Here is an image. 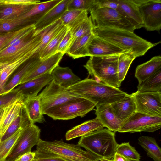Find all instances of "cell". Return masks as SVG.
Here are the masks:
<instances>
[{
    "instance_id": "18",
    "label": "cell",
    "mask_w": 161,
    "mask_h": 161,
    "mask_svg": "<svg viewBox=\"0 0 161 161\" xmlns=\"http://www.w3.org/2000/svg\"><path fill=\"white\" fill-rule=\"evenodd\" d=\"M63 55L62 53L58 52L48 58L42 60L33 71L23 78L19 85L46 74H51L53 69L59 65Z\"/></svg>"
},
{
    "instance_id": "2",
    "label": "cell",
    "mask_w": 161,
    "mask_h": 161,
    "mask_svg": "<svg viewBox=\"0 0 161 161\" xmlns=\"http://www.w3.org/2000/svg\"><path fill=\"white\" fill-rule=\"evenodd\" d=\"M95 36L130 53L136 58L144 55L150 49L160 43H152L131 32L108 28H94Z\"/></svg>"
},
{
    "instance_id": "5",
    "label": "cell",
    "mask_w": 161,
    "mask_h": 161,
    "mask_svg": "<svg viewBox=\"0 0 161 161\" xmlns=\"http://www.w3.org/2000/svg\"><path fill=\"white\" fill-rule=\"evenodd\" d=\"M78 144L102 158H113L118 144L115 132L103 129L81 137Z\"/></svg>"
},
{
    "instance_id": "32",
    "label": "cell",
    "mask_w": 161,
    "mask_h": 161,
    "mask_svg": "<svg viewBox=\"0 0 161 161\" xmlns=\"http://www.w3.org/2000/svg\"><path fill=\"white\" fill-rule=\"evenodd\" d=\"M69 28L64 26L54 36L40 53L42 60H45L57 53L58 46Z\"/></svg>"
},
{
    "instance_id": "45",
    "label": "cell",
    "mask_w": 161,
    "mask_h": 161,
    "mask_svg": "<svg viewBox=\"0 0 161 161\" xmlns=\"http://www.w3.org/2000/svg\"><path fill=\"white\" fill-rule=\"evenodd\" d=\"M35 156V152L31 151L19 156L14 161H32Z\"/></svg>"
},
{
    "instance_id": "47",
    "label": "cell",
    "mask_w": 161,
    "mask_h": 161,
    "mask_svg": "<svg viewBox=\"0 0 161 161\" xmlns=\"http://www.w3.org/2000/svg\"><path fill=\"white\" fill-rule=\"evenodd\" d=\"M112 160V161H131L122 155L116 152Z\"/></svg>"
},
{
    "instance_id": "16",
    "label": "cell",
    "mask_w": 161,
    "mask_h": 161,
    "mask_svg": "<svg viewBox=\"0 0 161 161\" xmlns=\"http://www.w3.org/2000/svg\"><path fill=\"white\" fill-rule=\"evenodd\" d=\"M52 80L51 74L47 73L19 85L14 89L24 99L36 97L40 91Z\"/></svg>"
},
{
    "instance_id": "14",
    "label": "cell",
    "mask_w": 161,
    "mask_h": 161,
    "mask_svg": "<svg viewBox=\"0 0 161 161\" xmlns=\"http://www.w3.org/2000/svg\"><path fill=\"white\" fill-rule=\"evenodd\" d=\"M90 56L120 55L127 52L115 45L95 36L88 47Z\"/></svg>"
},
{
    "instance_id": "41",
    "label": "cell",
    "mask_w": 161,
    "mask_h": 161,
    "mask_svg": "<svg viewBox=\"0 0 161 161\" xmlns=\"http://www.w3.org/2000/svg\"><path fill=\"white\" fill-rule=\"evenodd\" d=\"M22 97L14 89L9 92L0 95V108H3L17 98Z\"/></svg>"
},
{
    "instance_id": "11",
    "label": "cell",
    "mask_w": 161,
    "mask_h": 161,
    "mask_svg": "<svg viewBox=\"0 0 161 161\" xmlns=\"http://www.w3.org/2000/svg\"><path fill=\"white\" fill-rule=\"evenodd\" d=\"M138 7L144 24L148 31H159L161 28V0H133Z\"/></svg>"
},
{
    "instance_id": "33",
    "label": "cell",
    "mask_w": 161,
    "mask_h": 161,
    "mask_svg": "<svg viewBox=\"0 0 161 161\" xmlns=\"http://www.w3.org/2000/svg\"><path fill=\"white\" fill-rule=\"evenodd\" d=\"M64 26L59 19L40 31L41 34V41L37 50L39 54L50 41Z\"/></svg>"
},
{
    "instance_id": "17",
    "label": "cell",
    "mask_w": 161,
    "mask_h": 161,
    "mask_svg": "<svg viewBox=\"0 0 161 161\" xmlns=\"http://www.w3.org/2000/svg\"><path fill=\"white\" fill-rule=\"evenodd\" d=\"M118 11L135 28L144 27L143 22L138 7L133 0H118Z\"/></svg>"
},
{
    "instance_id": "35",
    "label": "cell",
    "mask_w": 161,
    "mask_h": 161,
    "mask_svg": "<svg viewBox=\"0 0 161 161\" xmlns=\"http://www.w3.org/2000/svg\"><path fill=\"white\" fill-rule=\"evenodd\" d=\"M24 129L20 128L12 136L0 142V161H5Z\"/></svg>"
},
{
    "instance_id": "22",
    "label": "cell",
    "mask_w": 161,
    "mask_h": 161,
    "mask_svg": "<svg viewBox=\"0 0 161 161\" xmlns=\"http://www.w3.org/2000/svg\"><path fill=\"white\" fill-rule=\"evenodd\" d=\"M104 126L96 117L76 126L67 132L66 140H70L79 137L84 136L93 132L103 129Z\"/></svg>"
},
{
    "instance_id": "51",
    "label": "cell",
    "mask_w": 161,
    "mask_h": 161,
    "mask_svg": "<svg viewBox=\"0 0 161 161\" xmlns=\"http://www.w3.org/2000/svg\"></svg>"
},
{
    "instance_id": "31",
    "label": "cell",
    "mask_w": 161,
    "mask_h": 161,
    "mask_svg": "<svg viewBox=\"0 0 161 161\" xmlns=\"http://www.w3.org/2000/svg\"><path fill=\"white\" fill-rule=\"evenodd\" d=\"M137 89L142 93L161 92V70L139 83Z\"/></svg>"
},
{
    "instance_id": "19",
    "label": "cell",
    "mask_w": 161,
    "mask_h": 161,
    "mask_svg": "<svg viewBox=\"0 0 161 161\" xmlns=\"http://www.w3.org/2000/svg\"><path fill=\"white\" fill-rule=\"evenodd\" d=\"M95 114L104 127L112 131H118L123 124L116 116L110 104L97 106Z\"/></svg>"
},
{
    "instance_id": "3",
    "label": "cell",
    "mask_w": 161,
    "mask_h": 161,
    "mask_svg": "<svg viewBox=\"0 0 161 161\" xmlns=\"http://www.w3.org/2000/svg\"><path fill=\"white\" fill-rule=\"evenodd\" d=\"M35 158H58L68 161H98L102 158L82 149L78 144H70L62 140L46 141L40 139Z\"/></svg>"
},
{
    "instance_id": "8",
    "label": "cell",
    "mask_w": 161,
    "mask_h": 161,
    "mask_svg": "<svg viewBox=\"0 0 161 161\" xmlns=\"http://www.w3.org/2000/svg\"><path fill=\"white\" fill-rule=\"evenodd\" d=\"M42 115L50 108L69 100L80 97L69 92L67 88L56 83L53 80L38 95Z\"/></svg>"
},
{
    "instance_id": "25",
    "label": "cell",
    "mask_w": 161,
    "mask_h": 161,
    "mask_svg": "<svg viewBox=\"0 0 161 161\" xmlns=\"http://www.w3.org/2000/svg\"><path fill=\"white\" fill-rule=\"evenodd\" d=\"M160 70L161 57L156 56L138 65L136 68L135 76L140 83Z\"/></svg>"
},
{
    "instance_id": "50",
    "label": "cell",
    "mask_w": 161,
    "mask_h": 161,
    "mask_svg": "<svg viewBox=\"0 0 161 161\" xmlns=\"http://www.w3.org/2000/svg\"><path fill=\"white\" fill-rule=\"evenodd\" d=\"M4 4V0H0V5Z\"/></svg>"
},
{
    "instance_id": "12",
    "label": "cell",
    "mask_w": 161,
    "mask_h": 161,
    "mask_svg": "<svg viewBox=\"0 0 161 161\" xmlns=\"http://www.w3.org/2000/svg\"><path fill=\"white\" fill-rule=\"evenodd\" d=\"M131 95L136 103V112L150 116L161 117V92L136 91Z\"/></svg>"
},
{
    "instance_id": "46",
    "label": "cell",
    "mask_w": 161,
    "mask_h": 161,
    "mask_svg": "<svg viewBox=\"0 0 161 161\" xmlns=\"http://www.w3.org/2000/svg\"><path fill=\"white\" fill-rule=\"evenodd\" d=\"M32 161H68L58 158H35Z\"/></svg>"
},
{
    "instance_id": "44",
    "label": "cell",
    "mask_w": 161,
    "mask_h": 161,
    "mask_svg": "<svg viewBox=\"0 0 161 161\" xmlns=\"http://www.w3.org/2000/svg\"><path fill=\"white\" fill-rule=\"evenodd\" d=\"M4 1V4L20 5H33L40 2L38 0H6Z\"/></svg>"
},
{
    "instance_id": "9",
    "label": "cell",
    "mask_w": 161,
    "mask_h": 161,
    "mask_svg": "<svg viewBox=\"0 0 161 161\" xmlns=\"http://www.w3.org/2000/svg\"><path fill=\"white\" fill-rule=\"evenodd\" d=\"M161 127V117L152 116L136 112L123 123L118 132H153Z\"/></svg>"
},
{
    "instance_id": "40",
    "label": "cell",
    "mask_w": 161,
    "mask_h": 161,
    "mask_svg": "<svg viewBox=\"0 0 161 161\" xmlns=\"http://www.w3.org/2000/svg\"><path fill=\"white\" fill-rule=\"evenodd\" d=\"M28 26L10 32L0 33V51L14 37L26 29Z\"/></svg>"
},
{
    "instance_id": "49",
    "label": "cell",
    "mask_w": 161,
    "mask_h": 161,
    "mask_svg": "<svg viewBox=\"0 0 161 161\" xmlns=\"http://www.w3.org/2000/svg\"><path fill=\"white\" fill-rule=\"evenodd\" d=\"M3 108H0V118L1 117V115H2V112H3Z\"/></svg>"
},
{
    "instance_id": "30",
    "label": "cell",
    "mask_w": 161,
    "mask_h": 161,
    "mask_svg": "<svg viewBox=\"0 0 161 161\" xmlns=\"http://www.w3.org/2000/svg\"><path fill=\"white\" fill-rule=\"evenodd\" d=\"M88 12L79 10H66L60 18L63 25L69 29L72 28L88 17Z\"/></svg>"
},
{
    "instance_id": "10",
    "label": "cell",
    "mask_w": 161,
    "mask_h": 161,
    "mask_svg": "<svg viewBox=\"0 0 161 161\" xmlns=\"http://www.w3.org/2000/svg\"><path fill=\"white\" fill-rule=\"evenodd\" d=\"M40 129L31 123L25 128L5 161H14L19 156L31 152L40 139Z\"/></svg>"
},
{
    "instance_id": "7",
    "label": "cell",
    "mask_w": 161,
    "mask_h": 161,
    "mask_svg": "<svg viewBox=\"0 0 161 161\" xmlns=\"http://www.w3.org/2000/svg\"><path fill=\"white\" fill-rule=\"evenodd\" d=\"M94 28H108L134 32V27L117 10L94 6L90 12Z\"/></svg>"
},
{
    "instance_id": "13",
    "label": "cell",
    "mask_w": 161,
    "mask_h": 161,
    "mask_svg": "<svg viewBox=\"0 0 161 161\" xmlns=\"http://www.w3.org/2000/svg\"><path fill=\"white\" fill-rule=\"evenodd\" d=\"M41 61L39 53L38 52L35 53L14 72L11 79L5 85L1 95L9 92L19 85L23 78L33 71Z\"/></svg>"
},
{
    "instance_id": "38",
    "label": "cell",
    "mask_w": 161,
    "mask_h": 161,
    "mask_svg": "<svg viewBox=\"0 0 161 161\" xmlns=\"http://www.w3.org/2000/svg\"><path fill=\"white\" fill-rule=\"evenodd\" d=\"M116 152L124 156L131 161H140V156L135 147L129 142L123 143L118 145Z\"/></svg>"
},
{
    "instance_id": "15",
    "label": "cell",
    "mask_w": 161,
    "mask_h": 161,
    "mask_svg": "<svg viewBox=\"0 0 161 161\" xmlns=\"http://www.w3.org/2000/svg\"><path fill=\"white\" fill-rule=\"evenodd\" d=\"M21 97L13 101L3 108L0 118V139L13 121L20 114L24 106Z\"/></svg>"
},
{
    "instance_id": "21",
    "label": "cell",
    "mask_w": 161,
    "mask_h": 161,
    "mask_svg": "<svg viewBox=\"0 0 161 161\" xmlns=\"http://www.w3.org/2000/svg\"><path fill=\"white\" fill-rule=\"evenodd\" d=\"M69 0H62L48 12L34 25L35 31H39L60 19L67 10Z\"/></svg>"
},
{
    "instance_id": "20",
    "label": "cell",
    "mask_w": 161,
    "mask_h": 161,
    "mask_svg": "<svg viewBox=\"0 0 161 161\" xmlns=\"http://www.w3.org/2000/svg\"><path fill=\"white\" fill-rule=\"evenodd\" d=\"M110 105L116 116L123 123L136 111V103L131 94Z\"/></svg>"
},
{
    "instance_id": "43",
    "label": "cell",
    "mask_w": 161,
    "mask_h": 161,
    "mask_svg": "<svg viewBox=\"0 0 161 161\" xmlns=\"http://www.w3.org/2000/svg\"><path fill=\"white\" fill-rule=\"evenodd\" d=\"M94 6L97 8H109L117 10L119 3L118 0H95Z\"/></svg>"
},
{
    "instance_id": "24",
    "label": "cell",
    "mask_w": 161,
    "mask_h": 161,
    "mask_svg": "<svg viewBox=\"0 0 161 161\" xmlns=\"http://www.w3.org/2000/svg\"><path fill=\"white\" fill-rule=\"evenodd\" d=\"M61 0H52L40 2L36 4L31 10L19 18L27 19L30 25H35L47 12Z\"/></svg>"
},
{
    "instance_id": "39",
    "label": "cell",
    "mask_w": 161,
    "mask_h": 161,
    "mask_svg": "<svg viewBox=\"0 0 161 161\" xmlns=\"http://www.w3.org/2000/svg\"><path fill=\"white\" fill-rule=\"evenodd\" d=\"M95 0H69L67 10H79L90 12L95 4Z\"/></svg>"
},
{
    "instance_id": "1",
    "label": "cell",
    "mask_w": 161,
    "mask_h": 161,
    "mask_svg": "<svg viewBox=\"0 0 161 161\" xmlns=\"http://www.w3.org/2000/svg\"><path fill=\"white\" fill-rule=\"evenodd\" d=\"M67 89L73 94L92 102L96 107L111 104L128 95L118 88L88 78L79 81Z\"/></svg>"
},
{
    "instance_id": "42",
    "label": "cell",
    "mask_w": 161,
    "mask_h": 161,
    "mask_svg": "<svg viewBox=\"0 0 161 161\" xmlns=\"http://www.w3.org/2000/svg\"><path fill=\"white\" fill-rule=\"evenodd\" d=\"M72 42V37L69 29L61 41L57 50V53L59 52L63 54L66 53Z\"/></svg>"
},
{
    "instance_id": "26",
    "label": "cell",
    "mask_w": 161,
    "mask_h": 161,
    "mask_svg": "<svg viewBox=\"0 0 161 161\" xmlns=\"http://www.w3.org/2000/svg\"><path fill=\"white\" fill-rule=\"evenodd\" d=\"M51 75L53 80L56 83L67 88L80 80L69 67H63L59 65L53 69Z\"/></svg>"
},
{
    "instance_id": "27",
    "label": "cell",
    "mask_w": 161,
    "mask_h": 161,
    "mask_svg": "<svg viewBox=\"0 0 161 161\" xmlns=\"http://www.w3.org/2000/svg\"><path fill=\"white\" fill-rule=\"evenodd\" d=\"M35 4L0 5V22L13 19L23 15L31 10Z\"/></svg>"
},
{
    "instance_id": "4",
    "label": "cell",
    "mask_w": 161,
    "mask_h": 161,
    "mask_svg": "<svg viewBox=\"0 0 161 161\" xmlns=\"http://www.w3.org/2000/svg\"><path fill=\"white\" fill-rule=\"evenodd\" d=\"M119 55L90 56L84 67L92 79L118 88L121 83L119 80L117 71Z\"/></svg>"
},
{
    "instance_id": "6",
    "label": "cell",
    "mask_w": 161,
    "mask_h": 161,
    "mask_svg": "<svg viewBox=\"0 0 161 161\" xmlns=\"http://www.w3.org/2000/svg\"><path fill=\"white\" fill-rule=\"evenodd\" d=\"M95 106L90 101L78 97L50 108L45 114L55 120H68L79 116L83 117Z\"/></svg>"
},
{
    "instance_id": "28",
    "label": "cell",
    "mask_w": 161,
    "mask_h": 161,
    "mask_svg": "<svg viewBox=\"0 0 161 161\" xmlns=\"http://www.w3.org/2000/svg\"><path fill=\"white\" fill-rule=\"evenodd\" d=\"M23 103L29 119L32 123H43L45 121L41 113L38 95L25 98L23 100Z\"/></svg>"
},
{
    "instance_id": "29",
    "label": "cell",
    "mask_w": 161,
    "mask_h": 161,
    "mask_svg": "<svg viewBox=\"0 0 161 161\" xmlns=\"http://www.w3.org/2000/svg\"><path fill=\"white\" fill-rule=\"evenodd\" d=\"M138 144L146 152L148 156L154 161H161V149L154 138L149 136H140Z\"/></svg>"
},
{
    "instance_id": "23",
    "label": "cell",
    "mask_w": 161,
    "mask_h": 161,
    "mask_svg": "<svg viewBox=\"0 0 161 161\" xmlns=\"http://www.w3.org/2000/svg\"><path fill=\"white\" fill-rule=\"evenodd\" d=\"M95 36L93 32L86 36L76 38L72 41L66 53L73 59L89 56L88 47Z\"/></svg>"
},
{
    "instance_id": "48",
    "label": "cell",
    "mask_w": 161,
    "mask_h": 161,
    "mask_svg": "<svg viewBox=\"0 0 161 161\" xmlns=\"http://www.w3.org/2000/svg\"><path fill=\"white\" fill-rule=\"evenodd\" d=\"M98 161H112V160L110 159L102 158Z\"/></svg>"
},
{
    "instance_id": "37",
    "label": "cell",
    "mask_w": 161,
    "mask_h": 161,
    "mask_svg": "<svg viewBox=\"0 0 161 161\" xmlns=\"http://www.w3.org/2000/svg\"><path fill=\"white\" fill-rule=\"evenodd\" d=\"M27 19H22L19 17L0 22V33L14 31L23 27L30 25Z\"/></svg>"
},
{
    "instance_id": "34",
    "label": "cell",
    "mask_w": 161,
    "mask_h": 161,
    "mask_svg": "<svg viewBox=\"0 0 161 161\" xmlns=\"http://www.w3.org/2000/svg\"><path fill=\"white\" fill-rule=\"evenodd\" d=\"M136 58L130 53H123L119 56L117 65L118 75L120 82L124 80L132 63Z\"/></svg>"
},
{
    "instance_id": "36",
    "label": "cell",
    "mask_w": 161,
    "mask_h": 161,
    "mask_svg": "<svg viewBox=\"0 0 161 161\" xmlns=\"http://www.w3.org/2000/svg\"><path fill=\"white\" fill-rule=\"evenodd\" d=\"M93 29L94 26L90 16L75 27L70 29L72 35V41L78 37L93 32Z\"/></svg>"
}]
</instances>
